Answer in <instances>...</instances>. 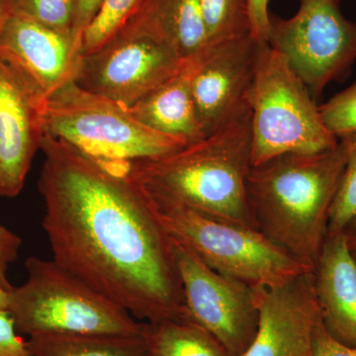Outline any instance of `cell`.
<instances>
[{"label":"cell","mask_w":356,"mask_h":356,"mask_svg":"<svg viewBox=\"0 0 356 356\" xmlns=\"http://www.w3.org/2000/svg\"><path fill=\"white\" fill-rule=\"evenodd\" d=\"M259 325L242 356H315L321 322L313 271L271 287H257Z\"/></svg>","instance_id":"4fadbf2b"},{"label":"cell","mask_w":356,"mask_h":356,"mask_svg":"<svg viewBox=\"0 0 356 356\" xmlns=\"http://www.w3.org/2000/svg\"><path fill=\"white\" fill-rule=\"evenodd\" d=\"M250 168L247 105L203 139L161 158L129 163L128 170L142 191L255 229L245 191Z\"/></svg>","instance_id":"3957f363"},{"label":"cell","mask_w":356,"mask_h":356,"mask_svg":"<svg viewBox=\"0 0 356 356\" xmlns=\"http://www.w3.org/2000/svg\"><path fill=\"white\" fill-rule=\"evenodd\" d=\"M351 250V248H350ZM351 252H353V257H355V262H356V250H351Z\"/></svg>","instance_id":"d6a6232c"},{"label":"cell","mask_w":356,"mask_h":356,"mask_svg":"<svg viewBox=\"0 0 356 356\" xmlns=\"http://www.w3.org/2000/svg\"><path fill=\"white\" fill-rule=\"evenodd\" d=\"M144 332L147 356H231L186 312L181 317L145 323Z\"/></svg>","instance_id":"d6986e66"},{"label":"cell","mask_w":356,"mask_h":356,"mask_svg":"<svg viewBox=\"0 0 356 356\" xmlns=\"http://www.w3.org/2000/svg\"><path fill=\"white\" fill-rule=\"evenodd\" d=\"M343 232L351 250H356V217L348 225Z\"/></svg>","instance_id":"4dcf8cb0"},{"label":"cell","mask_w":356,"mask_h":356,"mask_svg":"<svg viewBox=\"0 0 356 356\" xmlns=\"http://www.w3.org/2000/svg\"><path fill=\"white\" fill-rule=\"evenodd\" d=\"M313 275L325 329L356 348V262L344 232L327 236Z\"/></svg>","instance_id":"9a60e30c"},{"label":"cell","mask_w":356,"mask_h":356,"mask_svg":"<svg viewBox=\"0 0 356 356\" xmlns=\"http://www.w3.org/2000/svg\"><path fill=\"white\" fill-rule=\"evenodd\" d=\"M128 108L147 127L186 144L206 137L192 93L191 67L187 58L177 74Z\"/></svg>","instance_id":"e0dca14e"},{"label":"cell","mask_w":356,"mask_h":356,"mask_svg":"<svg viewBox=\"0 0 356 356\" xmlns=\"http://www.w3.org/2000/svg\"><path fill=\"white\" fill-rule=\"evenodd\" d=\"M182 63L184 58L165 42L119 30L99 48L83 55L76 83L131 107L177 74Z\"/></svg>","instance_id":"30bf717a"},{"label":"cell","mask_w":356,"mask_h":356,"mask_svg":"<svg viewBox=\"0 0 356 356\" xmlns=\"http://www.w3.org/2000/svg\"><path fill=\"white\" fill-rule=\"evenodd\" d=\"M252 35L262 44L267 43L269 25V0H250Z\"/></svg>","instance_id":"f1b7e54d"},{"label":"cell","mask_w":356,"mask_h":356,"mask_svg":"<svg viewBox=\"0 0 356 356\" xmlns=\"http://www.w3.org/2000/svg\"><path fill=\"white\" fill-rule=\"evenodd\" d=\"M348 156L344 140L327 151L286 154L252 165L245 191L255 229L313 271Z\"/></svg>","instance_id":"7a4b0ae2"},{"label":"cell","mask_w":356,"mask_h":356,"mask_svg":"<svg viewBox=\"0 0 356 356\" xmlns=\"http://www.w3.org/2000/svg\"><path fill=\"white\" fill-rule=\"evenodd\" d=\"M0 58L19 70L48 99L76 83L83 43L72 33L13 13L0 34Z\"/></svg>","instance_id":"5bb4252c"},{"label":"cell","mask_w":356,"mask_h":356,"mask_svg":"<svg viewBox=\"0 0 356 356\" xmlns=\"http://www.w3.org/2000/svg\"><path fill=\"white\" fill-rule=\"evenodd\" d=\"M262 43L252 35L209 43L193 57L191 88L204 135L214 132L248 104Z\"/></svg>","instance_id":"8fae6325"},{"label":"cell","mask_w":356,"mask_h":356,"mask_svg":"<svg viewBox=\"0 0 356 356\" xmlns=\"http://www.w3.org/2000/svg\"><path fill=\"white\" fill-rule=\"evenodd\" d=\"M187 315L231 356H242L259 325L257 287L218 273L172 243Z\"/></svg>","instance_id":"9c48e42d"},{"label":"cell","mask_w":356,"mask_h":356,"mask_svg":"<svg viewBox=\"0 0 356 356\" xmlns=\"http://www.w3.org/2000/svg\"><path fill=\"white\" fill-rule=\"evenodd\" d=\"M27 278L8 290L16 331L39 334H140L144 322L89 286L55 261L29 257Z\"/></svg>","instance_id":"5b68a950"},{"label":"cell","mask_w":356,"mask_h":356,"mask_svg":"<svg viewBox=\"0 0 356 356\" xmlns=\"http://www.w3.org/2000/svg\"><path fill=\"white\" fill-rule=\"evenodd\" d=\"M346 140L348 156L331 211L327 235L341 233L356 217V134Z\"/></svg>","instance_id":"44dd1931"},{"label":"cell","mask_w":356,"mask_h":356,"mask_svg":"<svg viewBox=\"0 0 356 356\" xmlns=\"http://www.w3.org/2000/svg\"><path fill=\"white\" fill-rule=\"evenodd\" d=\"M314 348L315 356H356V348L337 341L325 329L322 320L316 330Z\"/></svg>","instance_id":"83f0119b"},{"label":"cell","mask_w":356,"mask_h":356,"mask_svg":"<svg viewBox=\"0 0 356 356\" xmlns=\"http://www.w3.org/2000/svg\"><path fill=\"white\" fill-rule=\"evenodd\" d=\"M289 18L269 14L267 44L284 56L315 99L356 60V23L341 0H297Z\"/></svg>","instance_id":"ba28073f"},{"label":"cell","mask_w":356,"mask_h":356,"mask_svg":"<svg viewBox=\"0 0 356 356\" xmlns=\"http://www.w3.org/2000/svg\"><path fill=\"white\" fill-rule=\"evenodd\" d=\"M21 247V238L13 231L0 224V283L7 290L13 285L7 280L6 273L10 264L16 261Z\"/></svg>","instance_id":"484cf974"},{"label":"cell","mask_w":356,"mask_h":356,"mask_svg":"<svg viewBox=\"0 0 356 356\" xmlns=\"http://www.w3.org/2000/svg\"><path fill=\"white\" fill-rule=\"evenodd\" d=\"M104 0H74V16L72 34L81 43L89 26L95 19Z\"/></svg>","instance_id":"4316f807"},{"label":"cell","mask_w":356,"mask_h":356,"mask_svg":"<svg viewBox=\"0 0 356 356\" xmlns=\"http://www.w3.org/2000/svg\"><path fill=\"white\" fill-rule=\"evenodd\" d=\"M208 44L252 35L250 0H200Z\"/></svg>","instance_id":"ffe728a7"},{"label":"cell","mask_w":356,"mask_h":356,"mask_svg":"<svg viewBox=\"0 0 356 356\" xmlns=\"http://www.w3.org/2000/svg\"><path fill=\"white\" fill-rule=\"evenodd\" d=\"M321 115L337 140L356 134V81L320 105Z\"/></svg>","instance_id":"cb8c5ba5"},{"label":"cell","mask_w":356,"mask_h":356,"mask_svg":"<svg viewBox=\"0 0 356 356\" xmlns=\"http://www.w3.org/2000/svg\"><path fill=\"white\" fill-rule=\"evenodd\" d=\"M120 30L165 42L184 60L208 44L200 0H140Z\"/></svg>","instance_id":"2e32d148"},{"label":"cell","mask_w":356,"mask_h":356,"mask_svg":"<svg viewBox=\"0 0 356 356\" xmlns=\"http://www.w3.org/2000/svg\"><path fill=\"white\" fill-rule=\"evenodd\" d=\"M140 0H104L83 36V55L99 48L125 24Z\"/></svg>","instance_id":"7402d4cb"},{"label":"cell","mask_w":356,"mask_h":356,"mask_svg":"<svg viewBox=\"0 0 356 356\" xmlns=\"http://www.w3.org/2000/svg\"><path fill=\"white\" fill-rule=\"evenodd\" d=\"M38 180L53 261L145 323L181 317L173 245L129 163L92 158L44 135Z\"/></svg>","instance_id":"6da1fadb"},{"label":"cell","mask_w":356,"mask_h":356,"mask_svg":"<svg viewBox=\"0 0 356 356\" xmlns=\"http://www.w3.org/2000/svg\"><path fill=\"white\" fill-rule=\"evenodd\" d=\"M139 189L170 242L218 273L271 287L312 271L257 229Z\"/></svg>","instance_id":"277c9868"},{"label":"cell","mask_w":356,"mask_h":356,"mask_svg":"<svg viewBox=\"0 0 356 356\" xmlns=\"http://www.w3.org/2000/svg\"><path fill=\"white\" fill-rule=\"evenodd\" d=\"M0 356H32L7 312L0 311Z\"/></svg>","instance_id":"d4e9b609"},{"label":"cell","mask_w":356,"mask_h":356,"mask_svg":"<svg viewBox=\"0 0 356 356\" xmlns=\"http://www.w3.org/2000/svg\"><path fill=\"white\" fill-rule=\"evenodd\" d=\"M27 344L32 356H147L144 331L131 336L39 334L29 337Z\"/></svg>","instance_id":"ac0fdd59"},{"label":"cell","mask_w":356,"mask_h":356,"mask_svg":"<svg viewBox=\"0 0 356 356\" xmlns=\"http://www.w3.org/2000/svg\"><path fill=\"white\" fill-rule=\"evenodd\" d=\"M14 13V0H0V34Z\"/></svg>","instance_id":"f546056e"},{"label":"cell","mask_w":356,"mask_h":356,"mask_svg":"<svg viewBox=\"0 0 356 356\" xmlns=\"http://www.w3.org/2000/svg\"><path fill=\"white\" fill-rule=\"evenodd\" d=\"M14 13L58 31L72 33L74 0H14Z\"/></svg>","instance_id":"603a6c76"},{"label":"cell","mask_w":356,"mask_h":356,"mask_svg":"<svg viewBox=\"0 0 356 356\" xmlns=\"http://www.w3.org/2000/svg\"><path fill=\"white\" fill-rule=\"evenodd\" d=\"M47 98L10 63L0 58V196L24 187L44 136Z\"/></svg>","instance_id":"7c38bea8"},{"label":"cell","mask_w":356,"mask_h":356,"mask_svg":"<svg viewBox=\"0 0 356 356\" xmlns=\"http://www.w3.org/2000/svg\"><path fill=\"white\" fill-rule=\"evenodd\" d=\"M44 135L108 163L161 158L188 145L147 127L128 107L89 92L76 83L47 100Z\"/></svg>","instance_id":"52a82bcc"},{"label":"cell","mask_w":356,"mask_h":356,"mask_svg":"<svg viewBox=\"0 0 356 356\" xmlns=\"http://www.w3.org/2000/svg\"><path fill=\"white\" fill-rule=\"evenodd\" d=\"M8 310V290L0 283V311Z\"/></svg>","instance_id":"1f68e13d"},{"label":"cell","mask_w":356,"mask_h":356,"mask_svg":"<svg viewBox=\"0 0 356 356\" xmlns=\"http://www.w3.org/2000/svg\"><path fill=\"white\" fill-rule=\"evenodd\" d=\"M248 104L252 166L281 154L321 153L339 144L305 83L267 43L259 51Z\"/></svg>","instance_id":"8992f818"}]
</instances>
